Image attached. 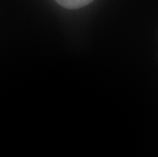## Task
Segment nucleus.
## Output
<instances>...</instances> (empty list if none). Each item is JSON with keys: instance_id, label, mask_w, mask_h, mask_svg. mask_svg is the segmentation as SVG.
<instances>
[{"instance_id": "1", "label": "nucleus", "mask_w": 158, "mask_h": 157, "mask_svg": "<svg viewBox=\"0 0 158 157\" xmlns=\"http://www.w3.org/2000/svg\"><path fill=\"white\" fill-rule=\"evenodd\" d=\"M55 1L65 8L75 9L84 7V6L90 4L94 0H55Z\"/></svg>"}]
</instances>
